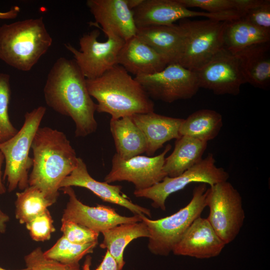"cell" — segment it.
Returning a JSON list of instances; mask_svg holds the SVG:
<instances>
[{"label":"cell","mask_w":270,"mask_h":270,"mask_svg":"<svg viewBox=\"0 0 270 270\" xmlns=\"http://www.w3.org/2000/svg\"><path fill=\"white\" fill-rule=\"evenodd\" d=\"M137 28L152 26L171 25L174 22L193 17L225 21L230 18L227 12L212 14L190 10L178 0H143L132 10Z\"/></svg>","instance_id":"9a60e30c"},{"label":"cell","mask_w":270,"mask_h":270,"mask_svg":"<svg viewBox=\"0 0 270 270\" xmlns=\"http://www.w3.org/2000/svg\"><path fill=\"white\" fill-rule=\"evenodd\" d=\"M20 12V8L18 6H12L6 12H0V19L12 20L16 18Z\"/></svg>","instance_id":"8d00e7d4"},{"label":"cell","mask_w":270,"mask_h":270,"mask_svg":"<svg viewBox=\"0 0 270 270\" xmlns=\"http://www.w3.org/2000/svg\"><path fill=\"white\" fill-rule=\"evenodd\" d=\"M171 148V145L168 144L158 156L138 155L128 160L121 158L115 154L112 160V168L104 178L105 182L109 184L128 181L134 184L136 190L152 186L166 176L163 171V166L166 156Z\"/></svg>","instance_id":"7c38bea8"},{"label":"cell","mask_w":270,"mask_h":270,"mask_svg":"<svg viewBox=\"0 0 270 270\" xmlns=\"http://www.w3.org/2000/svg\"><path fill=\"white\" fill-rule=\"evenodd\" d=\"M134 78L150 98L168 103L191 98L200 88L196 72L178 63L168 64L160 72Z\"/></svg>","instance_id":"8fae6325"},{"label":"cell","mask_w":270,"mask_h":270,"mask_svg":"<svg viewBox=\"0 0 270 270\" xmlns=\"http://www.w3.org/2000/svg\"><path fill=\"white\" fill-rule=\"evenodd\" d=\"M31 148L33 164L28 186L38 188L54 203L60 183L77 166L75 150L63 132L48 126L38 128Z\"/></svg>","instance_id":"7a4b0ae2"},{"label":"cell","mask_w":270,"mask_h":270,"mask_svg":"<svg viewBox=\"0 0 270 270\" xmlns=\"http://www.w3.org/2000/svg\"><path fill=\"white\" fill-rule=\"evenodd\" d=\"M44 94L49 107L72 120L76 137H84L96 131L97 104L90 95L86 78L74 60L57 59L48 74Z\"/></svg>","instance_id":"6da1fadb"},{"label":"cell","mask_w":270,"mask_h":270,"mask_svg":"<svg viewBox=\"0 0 270 270\" xmlns=\"http://www.w3.org/2000/svg\"><path fill=\"white\" fill-rule=\"evenodd\" d=\"M214 154L210 153L198 163L176 177L165 176L152 186L143 190H134L136 197L146 198L152 200L154 208L166 210V200L172 194L180 190L192 182L208 184L212 186L218 182L226 181L229 174L223 168L215 164Z\"/></svg>","instance_id":"9c48e42d"},{"label":"cell","mask_w":270,"mask_h":270,"mask_svg":"<svg viewBox=\"0 0 270 270\" xmlns=\"http://www.w3.org/2000/svg\"><path fill=\"white\" fill-rule=\"evenodd\" d=\"M187 8H198L204 12L220 14L236 11L243 14L264 0H178Z\"/></svg>","instance_id":"f546056e"},{"label":"cell","mask_w":270,"mask_h":270,"mask_svg":"<svg viewBox=\"0 0 270 270\" xmlns=\"http://www.w3.org/2000/svg\"><path fill=\"white\" fill-rule=\"evenodd\" d=\"M270 42V32L244 18L228 20L224 34V48L233 54L252 45Z\"/></svg>","instance_id":"d4e9b609"},{"label":"cell","mask_w":270,"mask_h":270,"mask_svg":"<svg viewBox=\"0 0 270 270\" xmlns=\"http://www.w3.org/2000/svg\"><path fill=\"white\" fill-rule=\"evenodd\" d=\"M130 116L145 136L146 153L148 156L154 155L167 142L180 136V129L184 118L165 116L154 112Z\"/></svg>","instance_id":"44dd1931"},{"label":"cell","mask_w":270,"mask_h":270,"mask_svg":"<svg viewBox=\"0 0 270 270\" xmlns=\"http://www.w3.org/2000/svg\"><path fill=\"white\" fill-rule=\"evenodd\" d=\"M24 262L29 270H80V264L67 265L47 258L40 247L26 256Z\"/></svg>","instance_id":"1f68e13d"},{"label":"cell","mask_w":270,"mask_h":270,"mask_svg":"<svg viewBox=\"0 0 270 270\" xmlns=\"http://www.w3.org/2000/svg\"><path fill=\"white\" fill-rule=\"evenodd\" d=\"M4 162V158L3 154L0 151V194H4L6 192V188L2 182V166Z\"/></svg>","instance_id":"f35d334b"},{"label":"cell","mask_w":270,"mask_h":270,"mask_svg":"<svg viewBox=\"0 0 270 270\" xmlns=\"http://www.w3.org/2000/svg\"><path fill=\"white\" fill-rule=\"evenodd\" d=\"M102 242L100 246L106 248L116 260L118 270H122L125 262L124 252L125 248L134 240L150 237L146 225L142 222L120 224L102 232Z\"/></svg>","instance_id":"484cf974"},{"label":"cell","mask_w":270,"mask_h":270,"mask_svg":"<svg viewBox=\"0 0 270 270\" xmlns=\"http://www.w3.org/2000/svg\"><path fill=\"white\" fill-rule=\"evenodd\" d=\"M90 95L97 101L96 112L118 119L154 112V104L140 84L121 66L116 64L101 76L86 79Z\"/></svg>","instance_id":"3957f363"},{"label":"cell","mask_w":270,"mask_h":270,"mask_svg":"<svg viewBox=\"0 0 270 270\" xmlns=\"http://www.w3.org/2000/svg\"><path fill=\"white\" fill-rule=\"evenodd\" d=\"M0 270H6V269H4V268H3L1 267H0ZM29 270L28 268H24V269H21V270Z\"/></svg>","instance_id":"60d3db41"},{"label":"cell","mask_w":270,"mask_h":270,"mask_svg":"<svg viewBox=\"0 0 270 270\" xmlns=\"http://www.w3.org/2000/svg\"><path fill=\"white\" fill-rule=\"evenodd\" d=\"M10 95V76L0 72V144L12 138L18 132L8 116Z\"/></svg>","instance_id":"4dcf8cb0"},{"label":"cell","mask_w":270,"mask_h":270,"mask_svg":"<svg viewBox=\"0 0 270 270\" xmlns=\"http://www.w3.org/2000/svg\"><path fill=\"white\" fill-rule=\"evenodd\" d=\"M92 258L88 256L82 266L83 270H91ZM94 270H118V264L115 259L107 250L100 265Z\"/></svg>","instance_id":"d590c367"},{"label":"cell","mask_w":270,"mask_h":270,"mask_svg":"<svg viewBox=\"0 0 270 270\" xmlns=\"http://www.w3.org/2000/svg\"><path fill=\"white\" fill-rule=\"evenodd\" d=\"M128 8L132 10L138 6L143 0H125Z\"/></svg>","instance_id":"ab89813d"},{"label":"cell","mask_w":270,"mask_h":270,"mask_svg":"<svg viewBox=\"0 0 270 270\" xmlns=\"http://www.w3.org/2000/svg\"><path fill=\"white\" fill-rule=\"evenodd\" d=\"M225 246L207 219L199 216L188 228L172 252L177 256L206 259L218 256Z\"/></svg>","instance_id":"ac0fdd59"},{"label":"cell","mask_w":270,"mask_h":270,"mask_svg":"<svg viewBox=\"0 0 270 270\" xmlns=\"http://www.w3.org/2000/svg\"><path fill=\"white\" fill-rule=\"evenodd\" d=\"M61 230L68 240L79 244L98 242L100 234L74 222L63 220Z\"/></svg>","instance_id":"d6a6232c"},{"label":"cell","mask_w":270,"mask_h":270,"mask_svg":"<svg viewBox=\"0 0 270 270\" xmlns=\"http://www.w3.org/2000/svg\"><path fill=\"white\" fill-rule=\"evenodd\" d=\"M234 54L245 82L268 90L270 86V42L252 45Z\"/></svg>","instance_id":"7402d4cb"},{"label":"cell","mask_w":270,"mask_h":270,"mask_svg":"<svg viewBox=\"0 0 270 270\" xmlns=\"http://www.w3.org/2000/svg\"><path fill=\"white\" fill-rule=\"evenodd\" d=\"M222 124V116L218 112L210 109L199 110L184 119L180 134L208 142L218 136Z\"/></svg>","instance_id":"4316f807"},{"label":"cell","mask_w":270,"mask_h":270,"mask_svg":"<svg viewBox=\"0 0 270 270\" xmlns=\"http://www.w3.org/2000/svg\"><path fill=\"white\" fill-rule=\"evenodd\" d=\"M52 42L42 16L4 24L0 26V60L16 70L28 72Z\"/></svg>","instance_id":"277c9868"},{"label":"cell","mask_w":270,"mask_h":270,"mask_svg":"<svg viewBox=\"0 0 270 270\" xmlns=\"http://www.w3.org/2000/svg\"><path fill=\"white\" fill-rule=\"evenodd\" d=\"M117 64L136 77L160 72L168 62L152 47L135 36L125 41L118 54Z\"/></svg>","instance_id":"ffe728a7"},{"label":"cell","mask_w":270,"mask_h":270,"mask_svg":"<svg viewBox=\"0 0 270 270\" xmlns=\"http://www.w3.org/2000/svg\"><path fill=\"white\" fill-rule=\"evenodd\" d=\"M206 202L210 208L206 219L218 236L226 245L234 241L245 219L238 190L228 180L218 182L207 188Z\"/></svg>","instance_id":"52a82bcc"},{"label":"cell","mask_w":270,"mask_h":270,"mask_svg":"<svg viewBox=\"0 0 270 270\" xmlns=\"http://www.w3.org/2000/svg\"><path fill=\"white\" fill-rule=\"evenodd\" d=\"M208 142L188 136L176 140L172 153L165 158L163 171L166 176H180L202 159Z\"/></svg>","instance_id":"cb8c5ba5"},{"label":"cell","mask_w":270,"mask_h":270,"mask_svg":"<svg viewBox=\"0 0 270 270\" xmlns=\"http://www.w3.org/2000/svg\"><path fill=\"white\" fill-rule=\"evenodd\" d=\"M26 227L32 238L36 241H44L50 238L55 231L53 220L48 210L27 222Z\"/></svg>","instance_id":"836d02e7"},{"label":"cell","mask_w":270,"mask_h":270,"mask_svg":"<svg viewBox=\"0 0 270 270\" xmlns=\"http://www.w3.org/2000/svg\"><path fill=\"white\" fill-rule=\"evenodd\" d=\"M9 220L8 216L0 208V233H4L6 230V222Z\"/></svg>","instance_id":"74e56055"},{"label":"cell","mask_w":270,"mask_h":270,"mask_svg":"<svg viewBox=\"0 0 270 270\" xmlns=\"http://www.w3.org/2000/svg\"><path fill=\"white\" fill-rule=\"evenodd\" d=\"M46 112V108L44 106L26 112L23 125L17 134L0 144V151L5 162L3 179L7 180L9 192L16 188L23 190L28 186V172L33 164L29 153Z\"/></svg>","instance_id":"8992f818"},{"label":"cell","mask_w":270,"mask_h":270,"mask_svg":"<svg viewBox=\"0 0 270 270\" xmlns=\"http://www.w3.org/2000/svg\"><path fill=\"white\" fill-rule=\"evenodd\" d=\"M136 36L160 54L168 64L180 63L186 42L185 32L180 24L137 28Z\"/></svg>","instance_id":"d6986e66"},{"label":"cell","mask_w":270,"mask_h":270,"mask_svg":"<svg viewBox=\"0 0 270 270\" xmlns=\"http://www.w3.org/2000/svg\"><path fill=\"white\" fill-rule=\"evenodd\" d=\"M86 4L96 20L90 25L125 41L136 36L137 27L132 12L125 0H88Z\"/></svg>","instance_id":"2e32d148"},{"label":"cell","mask_w":270,"mask_h":270,"mask_svg":"<svg viewBox=\"0 0 270 270\" xmlns=\"http://www.w3.org/2000/svg\"><path fill=\"white\" fill-rule=\"evenodd\" d=\"M194 72L200 88L216 95L237 96L241 86L246 83L236 56L224 48Z\"/></svg>","instance_id":"4fadbf2b"},{"label":"cell","mask_w":270,"mask_h":270,"mask_svg":"<svg viewBox=\"0 0 270 270\" xmlns=\"http://www.w3.org/2000/svg\"><path fill=\"white\" fill-rule=\"evenodd\" d=\"M16 217L21 224H26L54 204L38 188L28 186L16 193Z\"/></svg>","instance_id":"83f0119b"},{"label":"cell","mask_w":270,"mask_h":270,"mask_svg":"<svg viewBox=\"0 0 270 270\" xmlns=\"http://www.w3.org/2000/svg\"><path fill=\"white\" fill-rule=\"evenodd\" d=\"M104 34L108 40L104 42L98 40V30L84 34L80 38V50L70 44H64L86 79L98 78L117 64L118 54L125 40L112 33Z\"/></svg>","instance_id":"30bf717a"},{"label":"cell","mask_w":270,"mask_h":270,"mask_svg":"<svg viewBox=\"0 0 270 270\" xmlns=\"http://www.w3.org/2000/svg\"><path fill=\"white\" fill-rule=\"evenodd\" d=\"M207 185L200 183L192 192L190 201L174 214L164 218L152 220L144 214L140 215L150 233L148 248L152 254L168 256L192 222L206 206Z\"/></svg>","instance_id":"5b68a950"},{"label":"cell","mask_w":270,"mask_h":270,"mask_svg":"<svg viewBox=\"0 0 270 270\" xmlns=\"http://www.w3.org/2000/svg\"><path fill=\"white\" fill-rule=\"evenodd\" d=\"M255 26L270 32V0L263 2L246 11L242 16Z\"/></svg>","instance_id":"e575fe53"},{"label":"cell","mask_w":270,"mask_h":270,"mask_svg":"<svg viewBox=\"0 0 270 270\" xmlns=\"http://www.w3.org/2000/svg\"><path fill=\"white\" fill-rule=\"evenodd\" d=\"M226 21L211 19L180 20L186 36V46L180 64L196 71L224 48Z\"/></svg>","instance_id":"ba28073f"},{"label":"cell","mask_w":270,"mask_h":270,"mask_svg":"<svg viewBox=\"0 0 270 270\" xmlns=\"http://www.w3.org/2000/svg\"><path fill=\"white\" fill-rule=\"evenodd\" d=\"M73 186L86 188L104 202L123 206L134 214H143L149 218L152 217L149 209L134 204L122 192L121 186L111 185L92 178L88 172L85 162L80 158H78L75 169L62 180L60 185V189Z\"/></svg>","instance_id":"e0dca14e"},{"label":"cell","mask_w":270,"mask_h":270,"mask_svg":"<svg viewBox=\"0 0 270 270\" xmlns=\"http://www.w3.org/2000/svg\"><path fill=\"white\" fill-rule=\"evenodd\" d=\"M98 242L79 244L72 243L64 236L49 250L44 252L48 258L67 265H79L80 260L86 254L93 252Z\"/></svg>","instance_id":"f1b7e54d"},{"label":"cell","mask_w":270,"mask_h":270,"mask_svg":"<svg viewBox=\"0 0 270 270\" xmlns=\"http://www.w3.org/2000/svg\"><path fill=\"white\" fill-rule=\"evenodd\" d=\"M68 196V202L62 220H68L84 226L98 233L120 224L141 222L140 215L122 216L110 206L98 204L90 206L79 200L72 186L61 188Z\"/></svg>","instance_id":"5bb4252c"},{"label":"cell","mask_w":270,"mask_h":270,"mask_svg":"<svg viewBox=\"0 0 270 270\" xmlns=\"http://www.w3.org/2000/svg\"><path fill=\"white\" fill-rule=\"evenodd\" d=\"M110 126L116 154L120 158L128 160L146 152L145 136L130 116L111 118Z\"/></svg>","instance_id":"603a6c76"}]
</instances>
